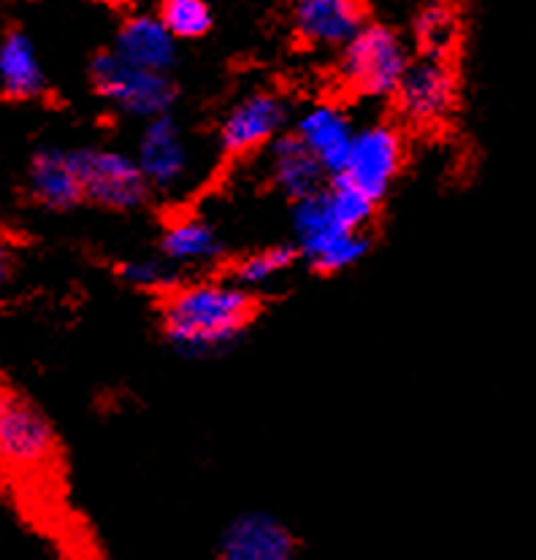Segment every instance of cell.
<instances>
[{"instance_id":"obj_14","label":"cell","mask_w":536,"mask_h":560,"mask_svg":"<svg viewBox=\"0 0 536 560\" xmlns=\"http://www.w3.org/2000/svg\"><path fill=\"white\" fill-rule=\"evenodd\" d=\"M293 136L315 154L317 163L334 179L341 174L350 154L352 139H356V125L347 117V112L334 103H317V106L306 108L299 119H295Z\"/></svg>"},{"instance_id":"obj_16","label":"cell","mask_w":536,"mask_h":560,"mask_svg":"<svg viewBox=\"0 0 536 560\" xmlns=\"http://www.w3.org/2000/svg\"><path fill=\"white\" fill-rule=\"evenodd\" d=\"M47 93V71L27 33L9 31L0 38V95L9 101H36Z\"/></svg>"},{"instance_id":"obj_12","label":"cell","mask_w":536,"mask_h":560,"mask_svg":"<svg viewBox=\"0 0 536 560\" xmlns=\"http://www.w3.org/2000/svg\"><path fill=\"white\" fill-rule=\"evenodd\" d=\"M27 196L47 211H71L84 203L73 150L66 147H42L33 152L25 171Z\"/></svg>"},{"instance_id":"obj_24","label":"cell","mask_w":536,"mask_h":560,"mask_svg":"<svg viewBox=\"0 0 536 560\" xmlns=\"http://www.w3.org/2000/svg\"><path fill=\"white\" fill-rule=\"evenodd\" d=\"M95 3L108 5V9H133V5L141 3V0H95Z\"/></svg>"},{"instance_id":"obj_13","label":"cell","mask_w":536,"mask_h":560,"mask_svg":"<svg viewBox=\"0 0 536 560\" xmlns=\"http://www.w3.org/2000/svg\"><path fill=\"white\" fill-rule=\"evenodd\" d=\"M220 556L228 560H290L295 556V539L273 514L244 512L222 530Z\"/></svg>"},{"instance_id":"obj_18","label":"cell","mask_w":536,"mask_h":560,"mask_svg":"<svg viewBox=\"0 0 536 560\" xmlns=\"http://www.w3.org/2000/svg\"><path fill=\"white\" fill-rule=\"evenodd\" d=\"M225 242L220 231L203 217H176L165 225L161 236V255L174 268H201L220 260Z\"/></svg>"},{"instance_id":"obj_20","label":"cell","mask_w":536,"mask_h":560,"mask_svg":"<svg viewBox=\"0 0 536 560\" xmlns=\"http://www.w3.org/2000/svg\"><path fill=\"white\" fill-rule=\"evenodd\" d=\"M458 16L447 3H429L415 20V36L426 55L450 57L458 44Z\"/></svg>"},{"instance_id":"obj_5","label":"cell","mask_w":536,"mask_h":560,"mask_svg":"<svg viewBox=\"0 0 536 560\" xmlns=\"http://www.w3.org/2000/svg\"><path fill=\"white\" fill-rule=\"evenodd\" d=\"M57 460L49 417L25 393L0 385V468L20 477L44 474Z\"/></svg>"},{"instance_id":"obj_21","label":"cell","mask_w":536,"mask_h":560,"mask_svg":"<svg viewBox=\"0 0 536 560\" xmlns=\"http://www.w3.org/2000/svg\"><path fill=\"white\" fill-rule=\"evenodd\" d=\"M158 16L176 42H193L212 31V5L209 0H161Z\"/></svg>"},{"instance_id":"obj_8","label":"cell","mask_w":536,"mask_h":560,"mask_svg":"<svg viewBox=\"0 0 536 560\" xmlns=\"http://www.w3.org/2000/svg\"><path fill=\"white\" fill-rule=\"evenodd\" d=\"M398 112L415 128H433L450 119L458 106V73L450 57L420 55L409 60L396 93Z\"/></svg>"},{"instance_id":"obj_11","label":"cell","mask_w":536,"mask_h":560,"mask_svg":"<svg viewBox=\"0 0 536 560\" xmlns=\"http://www.w3.org/2000/svg\"><path fill=\"white\" fill-rule=\"evenodd\" d=\"M290 14L301 42L321 49H341L369 22L363 0H293Z\"/></svg>"},{"instance_id":"obj_9","label":"cell","mask_w":536,"mask_h":560,"mask_svg":"<svg viewBox=\"0 0 536 560\" xmlns=\"http://www.w3.org/2000/svg\"><path fill=\"white\" fill-rule=\"evenodd\" d=\"M290 103L277 93H249L231 106L220 122V150L225 158H247L266 150L288 130Z\"/></svg>"},{"instance_id":"obj_7","label":"cell","mask_w":536,"mask_h":560,"mask_svg":"<svg viewBox=\"0 0 536 560\" xmlns=\"http://www.w3.org/2000/svg\"><path fill=\"white\" fill-rule=\"evenodd\" d=\"M404 158H407L404 136L396 125H363V128H356V139H352L345 168L334 179L347 182L358 192H363L369 201L380 203L396 185L404 168Z\"/></svg>"},{"instance_id":"obj_17","label":"cell","mask_w":536,"mask_h":560,"mask_svg":"<svg viewBox=\"0 0 536 560\" xmlns=\"http://www.w3.org/2000/svg\"><path fill=\"white\" fill-rule=\"evenodd\" d=\"M266 163L273 187L293 201L321 190L328 179L315 154L306 150L293 133H282L266 147Z\"/></svg>"},{"instance_id":"obj_23","label":"cell","mask_w":536,"mask_h":560,"mask_svg":"<svg viewBox=\"0 0 536 560\" xmlns=\"http://www.w3.org/2000/svg\"><path fill=\"white\" fill-rule=\"evenodd\" d=\"M14 271H16V253L14 247H11L9 238L0 236V293H3L5 288H9V282L14 279Z\"/></svg>"},{"instance_id":"obj_4","label":"cell","mask_w":536,"mask_h":560,"mask_svg":"<svg viewBox=\"0 0 536 560\" xmlns=\"http://www.w3.org/2000/svg\"><path fill=\"white\" fill-rule=\"evenodd\" d=\"M90 79H93L95 93L108 106L141 122L171 114L176 103V84L171 73L133 66L114 49L95 57L90 66Z\"/></svg>"},{"instance_id":"obj_3","label":"cell","mask_w":536,"mask_h":560,"mask_svg":"<svg viewBox=\"0 0 536 560\" xmlns=\"http://www.w3.org/2000/svg\"><path fill=\"white\" fill-rule=\"evenodd\" d=\"M409 51L396 31L376 22H366L345 47L339 49V79L347 93L363 101L393 98Z\"/></svg>"},{"instance_id":"obj_1","label":"cell","mask_w":536,"mask_h":560,"mask_svg":"<svg viewBox=\"0 0 536 560\" xmlns=\"http://www.w3.org/2000/svg\"><path fill=\"white\" fill-rule=\"evenodd\" d=\"M258 308L253 290L238 282L174 284L163 295L161 325L179 355L214 358L244 339Z\"/></svg>"},{"instance_id":"obj_10","label":"cell","mask_w":536,"mask_h":560,"mask_svg":"<svg viewBox=\"0 0 536 560\" xmlns=\"http://www.w3.org/2000/svg\"><path fill=\"white\" fill-rule=\"evenodd\" d=\"M133 158L152 192H176L190 179L193 152L185 130L171 114L147 119Z\"/></svg>"},{"instance_id":"obj_22","label":"cell","mask_w":536,"mask_h":560,"mask_svg":"<svg viewBox=\"0 0 536 560\" xmlns=\"http://www.w3.org/2000/svg\"><path fill=\"white\" fill-rule=\"evenodd\" d=\"M119 277L125 284L136 290H150V293H168L179 282V268L171 266L165 257L158 253L155 257H133L119 266Z\"/></svg>"},{"instance_id":"obj_15","label":"cell","mask_w":536,"mask_h":560,"mask_svg":"<svg viewBox=\"0 0 536 560\" xmlns=\"http://www.w3.org/2000/svg\"><path fill=\"white\" fill-rule=\"evenodd\" d=\"M114 51L128 62L152 71L171 73L179 57L176 38L163 25L158 14H133L119 25L114 38Z\"/></svg>"},{"instance_id":"obj_19","label":"cell","mask_w":536,"mask_h":560,"mask_svg":"<svg viewBox=\"0 0 536 560\" xmlns=\"http://www.w3.org/2000/svg\"><path fill=\"white\" fill-rule=\"evenodd\" d=\"M295 266V249L293 247H266L258 253L244 255L242 260H236L233 266V282L244 284L249 290L266 288V284L277 282L279 277L290 271Z\"/></svg>"},{"instance_id":"obj_2","label":"cell","mask_w":536,"mask_h":560,"mask_svg":"<svg viewBox=\"0 0 536 560\" xmlns=\"http://www.w3.org/2000/svg\"><path fill=\"white\" fill-rule=\"evenodd\" d=\"M376 203L341 179L293 201V236L299 255L321 273L358 266L372 247L366 225Z\"/></svg>"},{"instance_id":"obj_6","label":"cell","mask_w":536,"mask_h":560,"mask_svg":"<svg viewBox=\"0 0 536 560\" xmlns=\"http://www.w3.org/2000/svg\"><path fill=\"white\" fill-rule=\"evenodd\" d=\"M73 160H77L84 203L108 211H136L150 201L152 190L141 176L133 154L108 147H77Z\"/></svg>"}]
</instances>
